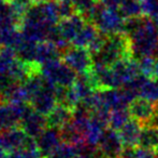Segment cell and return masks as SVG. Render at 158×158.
Returning <instances> with one entry per match:
<instances>
[{
	"label": "cell",
	"instance_id": "cell-1",
	"mask_svg": "<svg viewBox=\"0 0 158 158\" xmlns=\"http://www.w3.org/2000/svg\"><path fill=\"white\" fill-rule=\"evenodd\" d=\"M130 39L131 56L139 60L153 56L158 51V32L151 17H144L139 27L127 34Z\"/></svg>",
	"mask_w": 158,
	"mask_h": 158
},
{
	"label": "cell",
	"instance_id": "cell-2",
	"mask_svg": "<svg viewBox=\"0 0 158 158\" xmlns=\"http://www.w3.org/2000/svg\"><path fill=\"white\" fill-rule=\"evenodd\" d=\"M92 55L94 66H112L122 59L132 57L130 39L124 32L106 36L102 48Z\"/></svg>",
	"mask_w": 158,
	"mask_h": 158
},
{
	"label": "cell",
	"instance_id": "cell-3",
	"mask_svg": "<svg viewBox=\"0 0 158 158\" xmlns=\"http://www.w3.org/2000/svg\"><path fill=\"white\" fill-rule=\"evenodd\" d=\"M86 22L94 24L101 34L110 36L124 32L125 17L117 9L109 8L99 0L86 17Z\"/></svg>",
	"mask_w": 158,
	"mask_h": 158
},
{
	"label": "cell",
	"instance_id": "cell-4",
	"mask_svg": "<svg viewBox=\"0 0 158 158\" xmlns=\"http://www.w3.org/2000/svg\"><path fill=\"white\" fill-rule=\"evenodd\" d=\"M40 74L53 87H71L77 77V73L59 59L40 66Z\"/></svg>",
	"mask_w": 158,
	"mask_h": 158
},
{
	"label": "cell",
	"instance_id": "cell-5",
	"mask_svg": "<svg viewBox=\"0 0 158 158\" xmlns=\"http://www.w3.org/2000/svg\"><path fill=\"white\" fill-rule=\"evenodd\" d=\"M63 61L71 67L77 75L87 73L92 70L93 55L87 48L82 47H69L63 53Z\"/></svg>",
	"mask_w": 158,
	"mask_h": 158
},
{
	"label": "cell",
	"instance_id": "cell-6",
	"mask_svg": "<svg viewBox=\"0 0 158 158\" xmlns=\"http://www.w3.org/2000/svg\"><path fill=\"white\" fill-rule=\"evenodd\" d=\"M30 108L31 106H28L27 103L0 104V133L21 124Z\"/></svg>",
	"mask_w": 158,
	"mask_h": 158
},
{
	"label": "cell",
	"instance_id": "cell-7",
	"mask_svg": "<svg viewBox=\"0 0 158 158\" xmlns=\"http://www.w3.org/2000/svg\"><path fill=\"white\" fill-rule=\"evenodd\" d=\"M58 102L59 101L57 97L55 87L48 84V82L30 100L32 110L44 115V116H48L56 107Z\"/></svg>",
	"mask_w": 158,
	"mask_h": 158
},
{
	"label": "cell",
	"instance_id": "cell-8",
	"mask_svg": "<svg viewBox=\"0 0 158 158\" xmlns=\"http://www.w3.org/2000/svg\"><path fill=\"white\" fill-rule=\"evenodd\" d=\"M97 147L103 158H119L124 150V144L118 131L108 127L104 130Z\"/></svg>",
	"mask_w": 158,
	"mask_h": 158
},
{
	"label": "cell",
	"instance_id": "cell-9",
	"mask_svg": "<svg viewBox=\"0 0 158 158\" xmlns=\"http://www.w3.org/2000/svg\"><path fill=\"white\" fill-rule=\"evenodd\" d=\"M128 111L131 118L138 120L143 127L152 124L155 113V102L150 101L145 97H138L130 102Z\"/></svg>",
	"mask_w": 158,
	"mask_h": 158
},
{
	"label": "cell",
	"instance_id": "cell-10",
	"mask_svg": "<svg viewBox=\"0 0 158 158\" xmlns=\"http://www.w3.org/2000/svg\"><path fill=\"white\" fill-rule=\"evenodd\" d=\"M35 142L42 156L48 158V155L63 142L60 129L55 127H46L37 138Z\"/></svg>",
	"mask_w": 158,
	"mask_h": 158
},
{
	"label": "cell",
	"instance_id": "cell-11",
	"mask_svg": "<svg viewBox=\"0 0 158 158\" xmlns=\"http://www.w3.org/2000/svg\"><path fill=\"white\" fill-rule=\"evenodd\" d=\"M86 24V20L79 13H74L71 16L61 19L58 23V30L60 36L68 42L72 43L80 30Z\"/></svg>",
	"mask_w": 158,
	"mask_h": 158
},
{
	"label": "cell",
	"instance_id": "cell-12",
	"mask_svg": "<svg viewBox=\"0 0 158 158\" xmlns=\"http://www.w3.org/2000/svg\"><path fill=\"white\" fill-rule=\"evenodd\" d=\"M19 124H21L22 129L25 131L28 137L35 139L46 128V126H48V118H46V116H44V115L40 114V113L33 111L32 108H30V111L22 119Z\"/></svg>",
	"mask_w": 158,
	"mask_h": 158
},
{
	"label": "cell",
	"instance_id": "cell-13",
	"mask_svg": "<svg viewBox=\"0 0 158 158\" xmlns=\"http://www.w3.org/2000/svg\"><path fill=\"white\" fill-rule=\"evenodd\" d=\"M142 128L143 126L138 120L130 117V119L118 130L119 137L123 141L124 146H132V147L138 146Z\"/></svg>",
	"mask_w": 158,
	"mask_h": 158
},
{
	"label": "cell",
	"instance_id": "cell-14",
	"mask_svg": "<svg viewBox=\"0 0 158 158\" xmlns=\"http://www.w3.org/2000/svg\"><path fill=\"white\" fill-rule=\"evenodd\" d=\"M60 52L61 51L59 50L58 47L51 40H44L42 42H39L37 46L35 64H38V65L41 66L51 61L59 59Z\"/></svg>",
	"mask_w": 158,
	"mask_h": 158
},
{
	"label": "cell",
	"instance_id": "cell-15",
	"mask_svg": "<svg viewBox=\"0 0 158 158\" xmlns=\"http://www.w3.org/2000/svg\"><path fill=\"white\" fill-rule=\"evenodd\" d=\"M73 116V110L68 107L67 105L58 103L57 106L46 116L48 126L55 127V128H63L68 122L71 121Z\"/></svg>",
	"mask_w": 158,
	"mask_h": 158
},
{
	"label": "cell",
	"instance_id": "cell-16",
	"mask_svg": "<svg viewBox=\"0 0 158 158\" xmlns=\"http://www.w3.org/2000/svg\"><path fill=\"white\" fill-rule=\"evenodd\" d=\"M101 33L98 30V28L96 27L93 23L90 22H86V24L83 26L80 33L77 35L74 39L72 41L73 46L77 47H82V48H89L90 44L95 41L98 37L100 36Z\"/></svg>",
	"mask_w": 158,
	"mask_h": 158
},
{
	"label": "cell",
	"instance_id": "cell-17",
	"mask_svg": "<svg viewBox=\"0 0 158 158\" xmlns=\"http://www.w3.org/2000/svg\"><path fill=\"white\" fill-rule=\"evenodd\" d=\"M138 147L155 151L158 147V126L148 124L142 128Z\"/></svg>",
	"mask_w": 158,
	"mask_h": 158
},
{
	"label": "cell",
	"instance_id": "cell-18",
	"mask_svg": "<svg viewBox=\"0 0 158 158\" xmlns=\"http://www.w3.org/2000/svg\"><path fill=\"white\" fill-rule=\"evenodd\" d=\"M16 60L17 54L15 49L10 47H3L0 50V78L8 77Z\"/></svg>",
	"mask_w": 158,
	"mask_h": 158
},
{
	"label": "cell",
	"instance_id": "cell-19",
	"mask_svg": "<svg viewBox=\"0 0 158 158\" xmlns=\"http://www.w3.org/2000/svg\"><path fill=\"white\" fill-rule=\"evenodd\" d=\"M37 46H38L37 42L30 41V40H27L25 38L21 42V44L15 49L17 57L19 60H22V61H24L25 63L28 64L35 63V53H37Z\"/></svg>",
	"mask_w": 158,
	"mask_h": 158
},
{
	"label": "cell",
	"instance_id": "cell-20",
	"mask_svg": "<svg viewBox=\"0 0 158 158\" xmlns=\"http://www.w3.org/2000/svg\"><path fill=\"white\" fill-rule=\"evenodd\" d=\"M117 10L119 11V13H121L125 19L143 15L141 1H140V0H124V1L119 4Z\"/></svg>",
	"mask_w": 158,
	"mask_h": 158
},
{
	"label": "cell",
	"instance_id": "cell-21",
	"mask_svg": "<svg viewBox=\"0 0 158 158\" xmlns=\"http://www.w3.org/2000/svg\"><path fill=\"white\" fill-rule=\"evenodd\" d=\"M130 119L128 108H119L111 112L110 119H109V127L114 130L118 131L128 120Z\"/></svg>",
	"mask_w": 158,
	"mask_h": 158
},
{
	"label": "cell",
	"instance_id": "cell-22",
	"mask_svg": "<svg viewBox=\"0 0 158 158\" xmlns=\"http://www.w3.org/2000/svg\"><path fill=\"white\" fill-rule=\"evenodd\" d=\"M77 155H79V152H77V146L63 141L48 155V158H75Z\"/></svg>",
	"mask_w": 158,
	"mask_h": 158
},
{
	"label": "cell",
	"instance_id": "cell-23",
	"mask_svg": "<svg viewBox=\"0 0 158 158\" xmlns=\"http://www.w3.org/2000/svg\"><path fill=\"white\" fill-rule=\"evenodd\" d=\"M140 97L153 102L158 101V78H148L140 90Z\"/></svg>",
	"mask_w": 158,
	"mask_h": 158
},
{
	"label": "cell",
	"instance_id": "cell-24",
	"mask_svg": "<svg viewBox=\"0 0 158 158\" xmlns=\"http://www.w3.org/2000/svg\"><path fill=\"white\" fill-rule=\"evenodd\" d=\"M99 0H75L73 2L75 13L81 14L86 20V17L92 12V10L94 9V7L96 6V3Z\"/></svg>",
	"mask_w": 158,
	"mask_h": 158
},
{
	"label": "cell",
	"instance_id": "cell-25",
	"mask_svg": "<svg viewBox=\"0 0 158 158\" xmlns=\"http://www.w3.org/2000/svg\"><path fill=\"white\" fill-rule=\"evenodd\" d=\"M32 2V0H10L9 1V6L12 8V10L17 15L23 17L26 14V12L31 8Z\"/></svg>",
	"mask_w": 158,
	"mask_h": 158
},
{
	"label": "cell",
	"instance_id": "cell-26",
	"mask_svg": "<svg viewBox=\"0 0 158 158\" xmlns=\"http://www.w3.org/2000/svg\"><path fill=\"white\" fill-rule=\"evenodd\" d=\"M140 65V70L141 74L144 76L152 78L153 70H154V55L153 56H144L138 60Z\"/></svg>",
	"mask_w": 158,
	"mask_h": 158
},
{
	"label": "cell",
	"instance_id": "cell-27",
	"mask_svg": "<svg viewBox=\"0 0 158 158\" xmlns=\"http://www.w3.org/2000/svg\"><path fill=\"white\" fill-rule=\"evenodd\" d=\"M142 6V12L148 17L158 15V0H140Z\"/></svg>",
	"mask_w": 158,
	"mask_h": 158
},
{
	"label": "cell",
	"instance_id": "cell-28",
	"mask_svg": "<svg viewBox=\"0 0 158 158\" xmlns=\"http://www.w3.org/2000/svg\"><path fill=\"white\" fill-rule=\"evenodd\" d=\"M152 78H158V51L154 55V70Z\"/></svg>",
	"mask_w": 158,
	"mask_h": 158
},
{
	"label": "cell",
	"instance_id": "cell-29",
	"mask_svg": "<svg viewBox=\"0 0 158 158\" xmlns=\"http://www.w3.org/2000/svg\"><path fill=\"white\" fill-rule=\"evenodd\" d=\"M152 124L158 126V101L155 102V113H154V117L152 120Z\"/></svg>",
	"mask_w": 158,
	"mask_h": 158
},
{
	"label": "cell",
	"instance_id": "cell-30",
	"mask_svg": "<svg viewBox=\"0 0 158 158\" xmlns=\"http://www.w3.org/2000/svg\"><path fill=\"white\" fill-rule=\"evenodd\" d=\"M75 158H95V156L92 154H86V153H84V154H79Z\"/></svg>",
	"mask_w": 158,
	"mask_h": 158
},
{
	"label": "cell",
	"instance_id": "cell-31",
	"mask_svg": "<svg viewBox=\"0 0 158 158\" xmlns=\"http://www.w3.org/2000/svg\"><path fill=\"white\" fill-rule=\"evenodd\" d=\"M152 20H153V23H154L155 27H156L157 32H158V15H156V16H154V17H152Z\"/></svg>",
	"mask_w": 158,
	"mask_h": 158
},
{
	"label": "cell",
	"instance_id": "cell-32",
	"mask_svg": "<svg viewBox=\"0 0 158 158\" xmlns=\"http://www.w3.org/2000/svg\"><path fill=\"white\" fill-rule=\"evenodd\" d=\"M8 4V2H6V0H0V12L2 11V9L4 8V7Z\"/></svg>",
	"mask_w": 158,
	"mask_h": 158
},
{
	"label": "cell",
	"instance_id": "cell-33",
	"mask_svg": "<svg viewBox=\"0 0 158 158\" xmlns=\"http://www.w3.org/2000/svg\"><path fill=\"white\" fill-rule=\"evenodd\" d=\"M33 2H35V3H39V2H43V1H48V0H32Z\"/></svg>",
	"mask_w": 158,
	"mask_h": 158
},
{
	"label": "cell",
	"instance_id": "cell-34",
	"mask_svg": "<svg viewBox=\"0 0 158 158\" xmlns=\"http://www.w3.org/2000/svg\"><path fill=\"white\" fill-rule=\"evenodd\" d=\"M60 1H68V2H72V3H73L75 0H60Z\"/></svg>",
	"mask_w": 158,
	"mask_h": 158
},
{
	"label": "cell",
	"instance_id": "cell-35",
	"mask_svg": "<svg viewBox=\"0 0 158 158\" xmlns=\"http://www.w3.org/2000/svg\"><path fill=\"white\" fill-rule=\"evenodd\" d=\"M155 154H156V158H158V147L155 150Z\"/></svg>",
	"mask_w": 158,
	"mask_h": 158
},
{
	"label": "cell",
	"instance_id": "cell-36",
	"mask_svg": "<svg viewBox=\"0 0 158 158\" xmlns=\"http://www.w3.org/2000/svg\"><path fill=\"white\" fill-rule=\"evenodd\" d=\"M2 49V43H1V40H0V50Z\"/></svg>",
	"mask_w": 158,
	"mask_h": 158
},
{
	"label": "cell",
	"instance_id": "cell-37",
	"mask_svg": "<svg viewBox=\"0 0 158 158\" xmlns=\"http://www.w3.org/2000/svg\"><path fill=\"white\" fill-rule=\"evenodd\" d=\"M100 1H101V0H100Z\"/></svg>",
	"mask_w": 158,
	"mask_h": 158
}]
</instances>
